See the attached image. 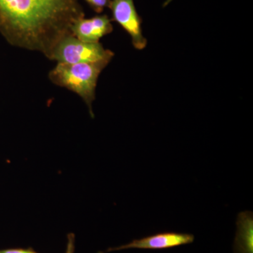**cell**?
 Here are the masks:
<instances>
[{"mask_svg": "<svg viewBox=\"0 0 253 253\" xmlns=\"http://www.w3.org/2000/svg\"><path fill=\"white\" fill-rule=\"evenodd\" d=\"M195 236L191 234L177 232H163L154 235L146 236L139 239H134L129 244L118 247L109 248L104 252L107 253L114 251L128 249L165 250L173 249L178 246L192 244Z\"/></svg>", "mask_w": 253, "mask_h": 253, "instance_id": "5", "label": "cell"}, {"mask_svg": "<svg viewBox=\"0 0 253 253\" xmlns=\"http://www.w3.org/2000/svg\"><path fill=\"white\" fill-rule=\"evenodd\" d=\"M76 251V236L74 234H68L67 244H66V253H74Z\"/></svg>", "mask_w": 253, "mask_h": 253, "instance_id": "9", "label": "cell"}, {"mask_svg": "<svg viewBox=\"0 0 253 253\" xmlns=\"http://www.w3.org/2000/svg\"><path fill=\"white\" fill-rule=\"evenodd\" d=\"M113 56L114 53L104 49L100 42H84L69 35L56 44L48 59L57 63H81L111 61Z\"/></svg>", "mask_w": 253, "mask_h": 253, "instance_id": "3", "label": "cell"}, {"mask_svg": "<svg viewBox=\"0 0 253 253\" xmlns=\"http://www.w3.org/2000/svg\"><path fill=\"white\" fill-rule=\"evenodd\" d=\"M109 8L113 21L129 35L134 47L144 49L147 45V41L142 34V21L136 11L134 0H111Z\"/></svg>", "mask_w": 253, "mask_h": 253, "instance_id": "4", "label": "cell"}, {"mask_svg": "<svg viewBox=\"0 0 253 253\" xmlns=\"http://www.w3.org/2000/svg\"><path fill=\"white\" fill-rule=\"evenodd\" d=\"M84 17L78 0H0V33L4 39L46 58Z\"/></svg>", "mask_w": 253, "mask_h": 253, "instance_id": "1", "label": "cell"}, {"mask_svg": "<svg viewBox=\"0 0 253 253\" xmlns=\"http://www.w3.org/2000/svg\"><path fill=\"white\" fill-rule=\"evenodd\" d=\"M237 231L234 242V253H253V212L246 211L238 215Z\"/></svg>", "mask_w": 253, "mask_h": 253, "instance_id": "7", "label": "cell"}, {"mask_svg": "<svg viewBox=\"0 0 253 253\" xmlns=\"http://www.w3.org/2000/svg\"><path fill=\"white\" fill-rule=\"evenodd\" d=\"M171 1H172V0H168L167 1H166V3H165L164 4V6L169 4V3Z\"/></svg>", "mask_w": 253, "mask_h": 253, "instance_id": "11", "label": "cell"}, {"mask_svg": "<svg viewBox=\"0 0 253 253\" xmlns=\"http://www.w3.org/2000/svg\"><path fill=\"white\" fill-rule=\"evenodd\" d=\"M0 253H39L36 252L31 248H28V249H0Z\"/></svg>", "mask_w": 253, "mask_h": 253, "instance_id": "10", "label": "cell"}, {"mask_svg": "<svg viewBox=\"0 0 253 253\" xmlns=\"http://www.w3.org/2000/svg\"><path fill=\"white\" fill-rule=\"evenodd\" d=\"M111 61L93 63H61L49 73L54 84L77 94L84 101L91 117L94 118L92 104L96 98V88L100 74Z\"/></svg>", "mask_w": 253, "mask_h": 253, "instance_id": "2", "label": "cell"}, {"mask_svg": "<svg viewBox=\"0 0 253 253\" xmlns=\"http://www.w3.org/2000/svg\"><path fill=\"white\" fill-rule=\"evenodd\" d=\"M97 14H101L105 8H109L111 0H84Z\"/></svg>", "mask_w": 253, "mask_h": 253, "instance_id": "8", "label": "cell"}, {"mask_svg": "<svg viewBox=\"0 0 253 253\" xmlns=\"http://www.w3.org/2000/svg\"><path fill=\"white\" fill-rule=\"evenodd\" d=\"M111 21L106 14L98 15L90 18H82L73 25L71 33L84 42H99L101 38L112 33Z\"/></svg>", "mask_w": 253, "mask_h": 253, "instance_id": "6", "label": "cell"}]
</instances>
